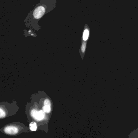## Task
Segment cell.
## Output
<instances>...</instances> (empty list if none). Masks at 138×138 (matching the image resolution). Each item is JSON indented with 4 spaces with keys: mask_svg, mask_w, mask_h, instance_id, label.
I'll return each instance as SVG.
<instances>
[{
    "mask_svg": "<svg viewBox=\"0 0 138 138\" xmlns=\"http://www.w3.org/2000/svg\"><path fill=\"white\" fill-rule=\"evenodd\" d=\"M22 128L16 125H7L3 128L4 133L9 135H16L19 134Z\"/></svg>",
    "mask_w": 138,
    "mask_h": 138,
    "instance_id": "1",
    "label": "cell"
},
{
    "mask_svg": "<svg viewBox=\"0 0 138 138\" xmlns=\"http://www.w3.org/2000/svg\"><path fill=\"white\" fill-rule=\"evenodd\" d=\"M45 12V6L44 5H39L37 6L34 10L33 12V17L35 19H40L44 15Z\"/></svg>",
    "mask_w": 138,
    "mask_h": 138,
    "instance_id": "2",
    "label": "cell"
},
{
    "mask_svg": "<svg viewBox=\"0 0 138 138\" xmlns=\"http://www.w3.org/2000/svg\"><path fill=\"white\" fill-rule=\"evenodd\" d=\"M30 115L33 118L38 121H41L45 118V112L43 110L38 111L34 108L31 110Z\"/></svg>",
    "mask_w": 138,
    "mask_h": 138,
    "instance_id": "3",
    "label": "cell"
},
{
    "mask_svg": "<svg viewBox=\"0 0 138 138\" xmlns=\"http://www.w3.org/2000/svg\"><path fill=\"white\" fill-rule=\"evenodd\" d=\"M90 35V29L88 25L86 24L83 31L82 35V40L83 41H87L89 39Z\"/></svg>",
    "mask_w": 138,
    "mask_h": 138,
    "instance_id": "4",
    "label": "cell"
},
{
    "mask_svg": "<svg viewBox=\"0 0 138 138\" xmlns=\"http://www.w3.org/2000/svg\"><path fill=\"white\" fill-rule=\"evenodd\" d=\"M0 119H2L5 118L6 115V111L5 110V108L2 106H0Z\"/></svg>",
    "mask_w": 138,
    "mask_h": 138,
    "instance_id": "5",
    "label": "cell"
},
{
    "mask_svg": "<svg viewBox=\"0 0 138 138\" xmlns=\"http://www.w3.org/2000/svg\"><path fill=\"white\" fill-rule=\"evenodd\" d=\"M87 41H82L81 46V54H84L85 53L86 48Z\"/></svg>",
    "mask_w": 138,
    "mask_h": 138,
    "instance_id": "6",
    "label": "cell"
},
{
    "mask_svg": "<svg viewBox=\"0 0 138 138\" xmlns=\"http://www.w3.org/2000/svg\"><path fill=\"white\" fill-rule=\"evenodd\" d=\"M30 129L32 131H36L37 129L36 124L35 122H32L30 124Z\"/></svg>",
    "mask_w": 138,
    "mask_h": 138,
    "instance_id": "7",
    "label": "cell"
},
{
    "mask_svg": "<svg viewBox=\"0 0 138 138\" xmlns=\"http://www.w3.org/2000/svg\"><path fill=\"white\" fill-rule=\"evenodd\" d=\"M43 109L45 112L49 113L51 111V106L44 105L43 107Z\"/></svg>",
    "mask_w": 138,
    "mask_h": 138,
    "instance_id": "8",
    "label": "cell"
},
{
    "mask_svg": "<svg viewBox=\"0 0 138 138\" xmlns=\"http://www.w3.org/2000/svg\"><path fill=\"white\" fill-rule=\"evenodd\" d=\"M44 105H45V106H52V103H51V101L48 98L45 99L44 101Z\"/></svg>",
    "mask_w": 138,
    "mask_h": 138,
    "instance_id": "9",
    "label": "cell"
}]
</instances>
